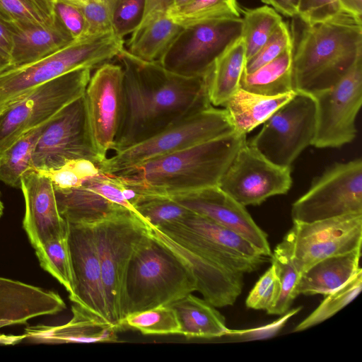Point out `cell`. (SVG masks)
Masks as SVG:
<instances>
[{"label": "cell", "mask_w": 362, "mask_h": 362, "mask_svg": "<svg viewBox=\"0 0 362 362\" xmlns=\"http://www.w3.org/2000/svg\"><path fill=\"white\" fill-rule=\"evenodd\" d=\"M117 57L124 73V105L112 148L115 152L213 106L208 91L210 71L203 76H183L167 70L158 62L136 58L125 48Z\"/></svg>", "instance_id": "obj_1"}, {"label": "cell", "mask_w": 362, "mask_h": 362, "mask_svg": "<svg viewBox=\"0 0 362 362\" xmlns=\"http://www.w3.org/2000/svg\"><path fill=\"white\" fill-rule=\"evenodd\" d=\"M246 135L234 132L160 156L119 174L141 197L218 185Z\"/></svg>", "instance_id": "obj_2"}, {"label": "cell", "mask_w": 362, "mask_h": 362, "mask_svg": "<svg viewBox=\"0 0 362 362\" xmlns=\"http://www.w3.org/2000/svg\"><path fill=\"white\" fill-rule=\"evenodd\" d=\"M362 58V21L346 11L305 25L293 50V86L313 95L339 82Z\"/></svg>", "instance_id": "obj_3"}, {"label": "cell", "mask_w": 362, "mask_h": 362, "mask_svg": "<svg viewBox=\"0 0 362 362\" xmlns=\"http://www.w3.org/2000/svg\"><path fill=\"white\" fill-rule=\"evenodd\" d=\"M196 291L197 281L189 266L147 229L137 243L125 272L122 318L170 305Z\"/></svg>", "instance_id": "obj_4"}, {"label": "cell", "mask_w": 362, "mask_h": 362, "mask_svg": "<svg viewBox=\"0 0 362 362\" xmlns=\"http://www.w3.org/2000/svg\"><path fill=\"white\" fill-rule=\"evenodd\" d=\"M124 49V39L112 32L73 40L56 52L0 72V112L37 87L81 68L107 62Z\"/></svg>", "instance_id": "obj_5"}, {"label": "cell", "mask_w": 362, "mask_h": 362, "mask_svg": "<svg viewBox=\"0 0 362 362\" xmlns=\"http://www.w3.org/2000/svg\"><path fill=\"white\" fill-rule=\"evenodd\" d=\"M235 129L225 109L211 106L192 114L163 132L115 152L98 167L117 175L153 158L229 134Z\"/></svg>", "instance_id": "obj_6"}, {"label": "cell", "mask_w": 362, "mask_h": 362, "mask_svg": "<svg viewBox=\"0 0 362 362\" xmlns=\"http://www.w3.org/2000/svg\"><path fill=\"white\" fill-rule=\"evenodd\" d=\"M153 228L235 273L244 275L252 272L268 257L238 233L193 211L180 221Z\"/></svg>", "instance_id": "obj_7"}, {"label": "cell", "mask_w": 362, "mask_h": 362, "mask_svg": "<svg viewBox=\"0 0 362 362\" xmlns=\"http://www.w3.org/2000/svg\"><path fill=\"white\" fill-rule=\"evenodd\" d=\"M92 69L81 68L57 77L4 109L0 112V154L23 134L49 121L82 97Z\"/></svg>", "instance_id": "obj_8"}, {"label": "cell", "mask_w": 362, "mask_h": 362, "mask_svg": "<svg viewBox=\"0 0 362 362\" xmlns=\"http://www.w3.org/2000/svg\"><path fill=\"white\" fill-rule=\"evenodd\" d=\"M91 226L100 262L110 321L120 329L125 272L137 243L148 226L131 211H125Z\"/></svg>", "instance_id": "obj_9"}, {"label": "cell", "mask_w": 362, "mask_h": 362, "mask_svg": "<svg viewBox=\"0 0 362 362\" xmlns=\"http://www.w3.org/2000/svg\"><path fill=\"white\" fill-rule=\"evenodd\" d=\"M242 25V17H226L185 27L158 62L178 75L203 76L241 37Z\"/></svg>", "instance_id": "obj_10"}, {"label": "cell", "mask_w": 362, "mask_h": 362, "mask_svg": "<svg viewBox=\"0 0 362 362\" xmlns=\"http://www.w3.org/2000/svg\"><path fill=\"white\" fill-rule=\"evenodd\" d=\"M362 214V160L336 163L313 181L291 208L293 222Z\"/></svg>", "instance_id": "obj_11"}, {"label": "cell", "mask_w": 362, "mask_h": 362, "mask_svg": "<svg viewBox=\"0 0 362 362\" xmlns=\"http://www.w3.org/2000/svg\"><path fill=\"white\" fill-rule=\"evenodd\" d=\"M315 132L314 99L308 93L296 92L247 141L271 162L291 168L302 151L312 145Z\"/></svg>", "instance_id": "obj_12"}, {"label": "cell", "mask_w": 362, "mask_h": 362, "mask_svg": "<svg viewBox=\"0 0 362 362\" xmlns=\"http://www.w3.org/2000/svg\"><path fill=\"white\" fill-rule=\"evenodd\" d=\"M311 95L315 105L312 145L320 148H339L353 141L362 104V58L336 84Z\"/></svg>", "instance_id": "obj_13"}, {"label": "cell", "mask_w": 362, "mask_h": 362, "mask_svg": "<svg viewBox=\"0 0 362 362\" xmlns=\"http://www.w3.org/2000/svg\"><path fill=\"white\" fill-rule=\"evenodd\" d=\"M293 223L283 240L300 274L325 258L361 247L362 214Z\"/></svg>", "instance_id": "obj_14"}, {"label": "cell", "mask_w": 362, "mask_h": 362, "mask_svg": "<svg viewBox=\"0 0 362 362\" xmlns=\"http://www.w3.org/2000/svg\"><path fill=\"white\" fill-rule=\"evenodd\" d=\"M292 185L290 167L278 165L246 140L221 177L218 186L244 206L286 194Z\"/></svg>", "instance_id": "obj_15"}, {"label": "cell", "mask_w": 362, "mask_h": 362, "mask_svg": "<svg viewBox=\"0 0 362 362\" xmlns=\"http://www.w3.org/2000/svg\"><path fill=\"white\" fill-rule=\"evenodd\" d=\"M123 78L121 65L103 63L90 76L83 94L88 131L100 163L112 150L121 123Z\"/></svg>", "instance_id": "obj_16"}, {"label": "cell", "mask_w": 362, "mask_h": 362, "mask_svg": "<svg viewBox=\"0 0 362 362\" xmlns=\"http://www.w3.org/2000/svg\"><path fill=\"white\" fill-rule=\"evenodd\" d=\"M86 158L98 165L100 159L88 131L83 95L59 112L40 136L33 156V168L57 169L69 160Z\"/></svg>", "instance_id": "obj_17"}, {"label": "cell", "mask_w": 362, "mask_h": 362, "mask_svg": "<svg viewBox=\"0 0 362 362\" xmlns=\"http://www.w3.org/2000/svg\"><path fill=\"white\" fill-rule=\"evenodd\" d=\"M54 190L59 211L67 223L93 225L125 211L138 215L117 175L100 171L81 187Z\"/></svg>", "instance_id": "obj_18"}, {"label": "cell", "mask_w": 362, "mask_h": 362, "mask_svg": "<svg viewBox=\"0 0 362 362\" xmlns=\"http://www.w3.org/2000/svg\"><path fill=\"white\" fill-rule=\"evenodd\" d=\"M67 223L74 275V293L69 298L74 303L111 323L92 226Z\"/></svg>", "instance_id": "obj_19"}, {"label": "cell", "mask_w": 362, "mask_h": 362, "mask_svg": "<svg viewBox=\"0 0 362 362\" xmlns=\"http://www.w3.org/2000/svg\"><path fill=\"white\" fill-rule=\"evenodd\" d=\"M189 210L206 217L238 233L265 256L272 250L267 233L243 206L218 185L166 195Z\"/></svg>", "instance_id": "obj_20"}, {"label": "cell", "mask_w": 362, "mask_h": 362, "mask_svg": "<svg viewBox=\"0 0 362 362\" xmlns=\"http://www.w3.org/2000/svg\"><path fill=\"white\" fill-rule=\"evenodd\" d=\"M20 189L25 202L23 227L34 249L68 233V223L59 211L49 177L33 169L22 177Z\"/></svg>", "instance_id": "obj_21"}, {"label": "cell", "mask_w": 362, "mask_h": 362, "mask_svg": "<svg viewBox=\"0 0 362 362\" xmlns=\"http://www.w3.org/2000/svg\"><path fill=\"white\" fill-rule=\"evenodd\" d=\"M149 233L180 257L192 269L197 291L215 308L232 305L240 295L243 274L228 271L211 260L178 244L153 227Z\"/></svg>", "instance_id": "obj_22"}, {"label": "cell", "mask_w": 362, "mask_h": 362, "mask_svg": "<svg viewBox=\"0 0 362 362\" xmlns=\"http://www.w3.org/2000/svg\"><path fill=\"white\" fill-rule=\"evenodd\" d=\"M66 303L55 291L0 276V329L57 314Z\"/></svg>", "instance_id": "obj_23"}, {"label": "cell", "mask_w": 362, "mask_h": 362, "mask_svg": "<svg viewBox=\"0 0 362 362\" xmlns=\"http://www.w3.org/2000/svg\"><path fill=\"white\" fill-rule=\"evenodd\" d=\"M173 0H146L142 20L126 50L144 61L158 62L183 28L168 16Z\"/></svg>", "instance_id": "obj_24"}, {"label": "cell", "mask_w": 362, "mask_h": 362, "mask_svg": "<svg viewBox=\"0 0 362 362\" xmlns=\"http://www.w3.org/2000/svg\"><path fill=\"white\" fill-rule=\"evenodd\" d=\"M72 318L58 326L37 325L25 329L28 341L40 344L95 343L115 341L118 330L111 323L83 307L74 303Z\"/></svg>", "instance_id": "obj_25"}, {"label": "cell", "mask_w": 362, "mask_h": 362, "mask_svg": "<svg viewBox=\"0 0 362 362\" xmlns=\"http://www.w3.org/2000/svg\"><path fill=\"white\" fill-rule=\"evenodd\" d=\"M361 247L315 263L300 274L296 287V296L300 294L326 296L339 288L361 269Z\"/></svg>", "instance_id": "obj_26"}, {"label": "cell", "mask_w": 362, "mask_h": 362, "mask_svg": "<svg viewBox=\"0 0 362 362\" xmlns=\"http://www.w3.org/2000/svg\"><path fill=\"white\" fill-rule=\"evenodd\" d=\"M11 31L13 47L10 67L40 59L73 40L59 21L50 25L30 26Z\"/></svg>", "instance_id": "obj_27"}, {"label": "cell", "mask_w": 362, "mask_h": 362, "mask_svg": "<svg viewBox=\"0 0 362 362\" xmlns=\"http://www.w3.org/2000/svg\"><path fill=\"white\" fill-rule=\"evenodd\" d=\"M296 91L264 95L239 88L223 105L235 131L246 135L291 100Z\"/></svg>", "instance_id": "obj_28"}, {"label": "cell", "mask_w": 362, "mask_h": 362, "mask_svg": "<svg viewBox=\"0 0 362 362\" xmlns=\"http://www.w3.org/2000/svg\"><path fill=\"white\" fill-rule=\"evenodd\" d=\"M175 310L180 334L187 338H214L230 334L223 315L206 300L189 293L170 305Z\"/></svg>", "instance_id": "obj_29"}, {"label": "cell", "mask_w": 362, "mask_h": 362, "mask_svg": "<svg viewBox=\"0 0 362 362\" xmlns=\"http://www.w3.org/2000/svg\"><path fill=\"white\" fill-rule=\"evenodd\" d=\"M245 63V46L240 37L216 60L210 70L208 91L213 106L223 107L240 88Z\"/></svg>", "instance_id": "obj_30"}, {"label": "cell", "mask_w": 362, "mask_h": 362, "mask_svg": "<svg viewBox=\"0 0 362 362\" xmlns=\"http://www.w3.org/2000/svg\"><path fill=\"white\" fill-rule=\"evenodd\" d=\"M293 45L273 61L253 72L243 71L240 88L264 95H278L295 91L293 86Z\"/></svg>", "instance_id": "obj_31"}, {"label": "cell", "mask_w": 362, "mask_h": 362, "mask_svg": "<svg viewBox=\"0 0 362 362\" xmlns=\"http://www.w3.org/2000/svg\"><path fill=\"white\" fill-rule=\"evenodd\" d=\"M52 119L23 134L0 154V181L9 187L20 189L22 177L34 169L35 148Z\"/></svg>", "instance_id": "obj_32"}, {"label": "cell", "mask_w": 362, "mask_h": 362, "mask_svg": "<svg viewBox=\"0 0 362 362\" xmlns=\"http://www.w3.org/2000/svg\"><path fill=\"white\" fill-rule=\"evenodd\" d=\"M56 0H0V23L11 30L40 25L58 21Z\"/></svg>", "instance_id": "obj_33"}, {"label": "cell", "mask_w": 362, "mask_h": 362, "mask_svg": "<svg viewBox=\"0 0 362 362\" xmlns=\"http://www.w3.org/2000/svg\"><path fill=\"white\" fill-rule=\"evenodd\" d=\"M241 38L246 61L255 55L283 21L281 15L268 5L244 11Z\"/></svg>", "instance_id": "obj_34"}, {"label": "cell", "mask_w": 362, "mask_h": 362, "mask_svg": "<svg viewBox=\"0 0 362 362\" xmlns=\"http://www.w3.org/2000/svg\"><path fill=\"white\" fill-rule=\"evenodd\" d=\"M40 267L55 278L68 291L74 293V275L68 233L51 238L35 248Z\"/></svg>", "instance_id": "obj_35"}, {"label": "cell", "mask_w": 362, "mask_h": 362, "mask_svg": "<svg viewBox=\"0 0 362 362\" xmlns=\"http://www.w3.org/2000/svg\"><path fill=\"white\" fill-rule=\"evenodd\" d=\"M270 258L279 282V293L275 303L267 313L281 315L288 311L296 297V287L300 273L295 267L289 249L284 240L276 246Z\"/></svg>", "instance_id": "obj_36"}, {"label": "cell", "mask_w": 362, "mask_h": 362, "mask_svg": "<svg viewBox=\"0 0 362 362\" xmlns=\"http://www.w3.org/2000/svg\"><path fill=\"white\" fill-rule=\"evenodd\" d=\"M237 0H191L169 18L182 28L202 21L226 17H241Z\"/></svg>", "instance_id": "obj_37"}, {"label": "cell", "mask_w": 362, "mask_h": 362, "mask_svg": "<svg viewBox=\"0 0 362 362\" xmlns=\"http://www.w3.org/2000/svg\"><path fill=\"white\" fill-rule=\"evenodd\" d=\"M122 327L139 331L143 334H180V325L174 309L160 305L127 315Z\"/></svg>", "instance_id": "obj_38"}, {"label": "cell", "mask_w": 362, "mask_h": 362, "mask_svg": "<svg viewBox=\"0 0 362 362\" xmlns=\"http://www.w3.org/2000/svg\"><path fill=\"white\" fill-rule=\"evenodd\" d=\"M362 288V269L345 284L326 295L319 306L300 322L293 332H300L330 318L360 293Z\"/></svg>", "instance_id": "obj_39"}, {"label": "cell", "mask_w": 362, "mask_h": 362, "mask_svg": "<svg viewBox=\"0 0 362 362\" xmlns=\"http://www.w3.org/2000/svg\"><path fill=\"white\" fill-rule=\"evenodd\" d=\"M140 218L149 227L180 221L192 211L167 196L146 195L141 197L135 205Z\"/></svg>", "instance_id": "obj_40"}, {"label": "cell", "mask_w": 362, "mask_h": 362, "mask_svg": "<svg viewBox=\"0 0 362 362\" xmlns=\"http://www.w3.org/2000/svg\"><path fill=\"white\" fill-rule=\"evenodd\" d=\"M37 170L49 177L54 187L59 189L81 187L86 181L100 173L96 163L86 158L69 160L57 169Z\"/></svg>", "instance_id": "obj_41"}, {"label": "cell", "mask_w": 362, "mask_h": 362, "mask_svg": "<svg viewBox=\"0 0 362 362\" xmlns=\"http://www.w3.org/2000/svg\"><path fill=\"white\" fill-rule=\"evenodd\" d=\"M77 7L83 14L90 35L112 31V16L117 0H57Z\"/></svg>", "instance_id": "obj_42"}, {"label": "cell", "mask_w": 362, "mask_h": 362, "mask_svg": "<svg viewBox=\"0 0 362 362\" xmlns=\"http://www.w3.org/2000/svg\"><path fill=\"white\" fill-rule=\"evenodd\" d=\"M293 45L288 27L281 21L265 44L255 55L246 61L244 72L247 74L253 72L277 58Z\"/></svg>", "instance_id": "obj_43"}, {"label": "cell", "mask_w": 362, "mask_h": 362, "mask_svg": "<svg viewBox=\"0 0 362 362\" xmlns=\"http://www.w3.org/2000/svg\"><path fill=\"white\" fill-rule=\"evenodd\" d=\"M146 0H117L112 16V31L124 39L132 34L140 24Z\"/></svg>", "instance_id": "obj_44"}, {"label": "cell", "mask_w": 362, "mask_h": 362, "mask_svg": "<svg viewBox=\"0 0 362 362\" xmlns=\"http://www.w3.org/2000/svg\"><path fill=\"white\" fill-rule=\"evenodd\" d=\"M279 293V282L271 266L257 281L247 297V308L255 310H269Z\"/></svg>", "instance_id": "obj_45"}, {"label": "cell", "mask_w": 362, "mask_h": 362, "mask_svg": "<svg viewBox=\"0 0 362 362\" xmlns=\"http://www.w3.org/2000/svg\"><path fill=\"white\" fill-rule=\"evenodd\" d=\"M341 11L339 0H300L296 17L305 25H313L327 20Z\"/></svg>", "instance_id": "obj_46"}, {"label": "cell", "mask_w": 362, "mask_h": 362, "mask_svg": "<svg viewBox=\"0 0 362 362\" xmlns=\"http://www.w3.org/2000/svg\"><path fill=\"white\" fill-rule=\"evenodd\" d=\"M55 11L59 22L73 40L90 35L86 18L77 7L56 0Z\"/></svg>", "instance_id": "obj_47"}, {"label": "cell", "mask_w": 362, "mask_h": 362, "mask_svg": "<svg viewBox=\"0 0 362 362\" xmlns=\"http://www.w3.org/2000/svg\"><path fill=\"white\" fill-rule=\"evenodd\" d=\"M13 47L11 30L0 23V72L11 66Z\"/></svg>", "instance_id": "obj_48"}, {"label": "cell", "mask_w": 362, "mask_h": 362, "mask_svg": "<svg viewBox=\"0 0 362 362\" xmlns=\"http://www.w3.org/2000/svg\"><path fill=\"white\" fill-rule=\"evenodd\" d=\"M268 6H272L279 13L285 16L296 17L300 0H261Z\"/></svg>", "instance_id": "obj_49"}, {"label": "cell", "mask_w": 362, "mask_h": 362, "mask_svg": "<svg viewBox=\"0 0 362 362\" xmlns=\"http://www.w3.org/2000/svg\"><path fill=\"white\" fill-rule=\"evenodd\" d=\"M343 11L361 18L362 0H339Z\"/></svg>", "instance_id": "obj_50"}, {"label": "cell", "mask_w": 362, "mask_h": 362, "mask_svg": "<svg viewBox=\"0 0 362 362\" xmlns=\"http://www.w3.org/2000/svg\"><path fill=\"white\" fill-rule=\"evenodd\" d=\"M26 338V335L25 334L19 336L14 335H4L0 334V344L3 345H10V344H16Z\"/></svg>", "instance_id": "obj_51"}, {"label": "cell", "mask_w": 362, "mask_h": 362, "mask_svg": "<svg viewBox=\"0 0 362 362\" xmlns=\"http://www.w3.org/2000/svg\"><path fill=\"white\" fill-rule=\"evenodd\" d=\"M190 1L191 0H173L172 6L169 11V13L180 9L182 6H184L185 4L189 3Z\"/></svg>", "instance_id": "obj_52"}, {"label": "cell", "mask_w": 362, "mask_h": 362, "mask_svg": "<svg viewBox=\"0 0 362 362\" xmlns=\"http://www.w3.org/2000/svg\"><path fill=\"white\" fill-rule=\"evenodd\" d=\"M4 209V204H3V202L1 201V197H0V218L2 216V215H3Z\"/></svg>", "instance_id": "obj_53"}]
</instances>
